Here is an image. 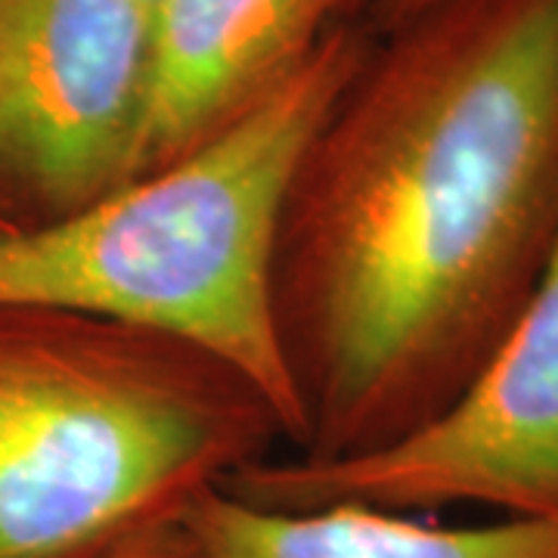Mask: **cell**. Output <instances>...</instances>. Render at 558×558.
I'll use <instances>...</instances> for the list:
<instances>
[{
    "label": "cell",
    "instance_id": "11",
    "mask_svg": "<svg viewBox=\"0 0 558 558\" xmlns=\"http://www.w3.org/2000/svg\"><path fill=\"white\" fill-rule=\"evenodd\" d=\"M0 233H7V230H3V227H0Z\"/></svg>",
    "mask_w": 558,
    "mask_h": 558
},
{
    "label": "cell",
    "instance_id": "8",
    "mask_svg": "<svg viewBox=\"0 0 558 558\" xmlns=\"http://www.w3.org/2000/svg\"><path fill=\"white\" fill-rule=\"evenodd\" d=\"M109 558H205V553L180 519L140 534L131 543L119 546Z\"/></svg>",
    "mask_w": 558,
    "mask_h": 558
},
{
    "label": "cell",
    "instance_id": "3",
    "mask_svg": "<svg viewBox=\"0 0 558 558\" xmlns=\"http://www.w3.org/2000/svg\"><path fill=\"white\" fill-rule=\"evenodd\" d=\"M279 444L270 403L199 348L0 301V558H109Z\"/></svg>",
    "mask_w": 558,
    "mask_h": 558
},
{
    "label": "cell",
    "instance_id": "5",
    "mask_svg": "<svg viewBox=\"0 0 558 558\" xmlns=\"http://www.w3.org/2000/svg\"><path fill=\"white\" fill-rule=\"evenodd\" d=\"M146 0H0V227L35 230L137 178Z\"/></svg>",
    "mask_w": 558,
    "mask_h": 558
},
{
    "label": "cell",
    "instance_id": "6",
    "mask_svg": "<svg viewBox=\"0 0 558 558\" xmlns=\"http://www.w3.org/2000/svg\"><path fill=\"white\" fill-rule=\"evenodd\" d=\"M373 0H159L137 178L252 112Z\"/></svg>",
    "mask_w": 558,
    "mask_h": 558
},
{
    "label": "cell",
    "instance_id": "10",
    "mask_svg": "<svg viewBox=\"0 0 558 558\" xmlns=\"http://www.w3.org/2000/svg\"><path fill=\"white\" fill-rule=\"evenodd\" d=\"M146 3H149V7H156V3H159V0H146Z\"/></svg>",
    "mask_w": 558,
    "mask_h": 558
},
{
    "label": "cell",
    "instance_id": "9",
    "mask_svg": "<svg viewBox=\"0 0 558 558\" xmlns=\"http://www.w3.org/2000/svg\"><path fill=\"white\" fill-rule=\"evenodd\" d=\"M432 3H438V0H373L369 10H366V16H363V22L369 25L373 35H381V32L395 28V25H400L403 20L422 13V10L432 7Z\"/></svg>",
    "mask_w": 558,
    "mask_h": 558
},
{
    "label": "cell",
    "instance_id": "7",
    "mask_svg": "<svg viewBox=\"0 0 558 558\" xmlns=\"http://www.w3.org/2000/svg\"><path fill=\"white\" fill-rule=\"evenodd\" d=\"M183 524L205 558H558V512L447 527L363 502L264 509L215 487Z\"/></svg>",
    "mask_w": 558,
    "mask_h": 558
},
{
    "label": "cell",
    "instance_id": "1",
    "mask_svg": "<svg viewBox=\"0 0 558 558\" xmlns=\"http://www.w3.org/2000/svg\"><path fill=\"white\" fill-rule=\"evenodd\" d=\"M558 242V0H438L381 32L304 146L274 317L307 435L379 450L435 418Z\"/></svg>",
    "mask_w": 558,
    "mask_h": 558
},
{
    "label": "cell",
    "instance_id": "4",
    "mask_svg": "<svg viewBox=\"0 0 558 558\" xmlns=\"http://www.w3.org/2000/svg\"><path fill=\"white\" fill-rule=\"evenodd\" d=\"M264 509L363 502L391 512H558V242L534 295L438 416L354 457L258 459L220 484Z\"/></svg>",
    "mask_w": 558,
    "mask_h": 558
},
{
    "label": "cell",
    "instance_id": "2",
    "mask_svg": "<svg viewBox=\"0 0 558 558\" xmlns=\"http://www.w3.org/2000/svg\"><path fill=\"white\" fill-rule=\"evenodd\" d=\"M376 35L348 22L199 149L69 218L0 233V301L53 304L186 341L236 369L299 453L307 418L274 317V252L304 146Z\"/></svg>",
    "mask_w": 558,
    "mask_h": 558
}]
</instances>
